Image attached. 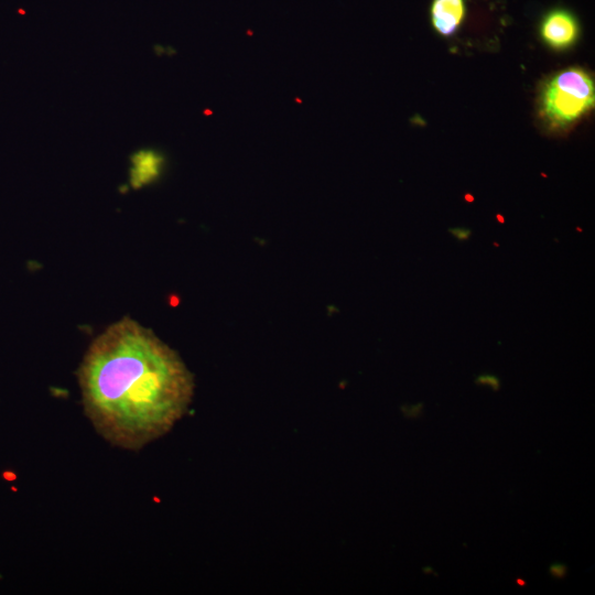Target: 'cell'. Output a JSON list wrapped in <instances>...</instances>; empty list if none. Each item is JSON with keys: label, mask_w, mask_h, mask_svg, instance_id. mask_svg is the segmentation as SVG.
<instances>
[{"label": "cell", "mask_w": 595, "mask_h": 595, "mask_svg": "<svg viewBox=\"0 0 595 595\" xmlns=\"http://www.w3.org/2000/svg\"><path fill=\"white\" fill-rule=\"evenodd\" d=\"M595 88L589 74L571 67L551 76L541 91V110L548 122L563 128L594 107Z\"/></svg>", "instance_id": "obj_2"}, {"label": "cell", "mask_w": 595, "mask_h": 595, "mask_svg": "<svg viewBox=\"0 0 595 595\" xmlns=\"http://www.w3.org/2000/svg\"><path fill=\"white\" fill-rule=\"evenodd\" d=\"M465 15L463 0H433L431 19L433 28L442 35L453 34Z\"/></svg>", "instance_id": "obj_4"}, {"label": "cell", "mask_w": 595, "mask_h": 595, "mask_svg": "<svg viewBox=\"0 0 595 595\" xmlns=\"http://www.w3.org/2000/svg\"><path fill=\"white\" fill-rule=\"evenodd\" d=\"M76 375L95 430L130 451L169 432L187 410L194 390L192 374L178 355L127 316L91 342Z\"/></svg>", "instance_id": "obj_1"}, {"label": "cell", "mask_w": 595, "mask_h": 595, "mask_svg": "<svg viewBox=\"0 0 595 595\" xmlns=\"http://www.w3.org/2000/svg\"><path fill=\"white\" fill-rule=\"evenodd\" d=\"M576 19L567 11L554 10L547 14L541 24V36L544 42L558 50L573 45L578 36Z\"/></svg>", "instance_id": "obj_3"}, {"label": "cell", "mask_w": 595, "mask_h": 595, "mask_svg": "<svg viewBox=\"0 0 595 595\" xmlns=\"http://www.w3.org/2000/svg\"><path fill=\"white\" fill-rule=\"evenodd\" d=\"M448 231L452 234V236H454L459 241H465V240L469 239V237L472 235L470 229L464 228V227L451 228V229H448Z\"/></svg>", "instance_id": "obj_8"}, {"label": "cell", "mask_w": 595, "mask_h": 595, "mask_svg": "<svg viewBox=\"0 0 595 595\" xmlns=\"http://www.w3.org/2000/svg\"><path fill=\"white\" fill-rule=\"evenodd\" d=\"M549 573L556 580H562L566 576L567 566L563 563H552L549 567Z\"/></svg>", "instance_id": "obj_7"}, {"label": "cell", "mask_w": 595, "mask_h": 595, "mask_svg": "<svg viewBox=\"0 0 595 595\" xmlns=\"http://www.w3.org/2000/svg\"><path fill=\"white\" fill-rule=\"evenodd\" d=\"M497 218L500 223H504V217H501L500 215H497Z\"/></svg>", "instance_id": "obj_9"}, {"label": "cell", "mask_w": 595, "mask_h": 595, "mask_svg": "<svg viewBox=\"0 0 595 595\" xmlns=\"http://www.w3.org/2000/svg\"><path fill=\"white\" fill-rule=\"evenodd\" d=\"M163 158L151 151H142L133 156L132 182L144 184L155 178L161 170Z\"/></svg>", "instance_id": "obj_5"}, {"label": "cell", "mask_w": 595, "mask_h": 595, "mask_svg": "<svg viewBox=\"0 0 595 595\" xmlns=\"http://www.w3.org/2000/svg\"><path fill=\"white\" fill-rule=\"evenodd\" d=\"M475 383L478 386H489L494 391H498L500 388V380L497 376L490 374H483L476 377Z\"/></svg>", "instance_id": "obj_6"}]
</instances>
